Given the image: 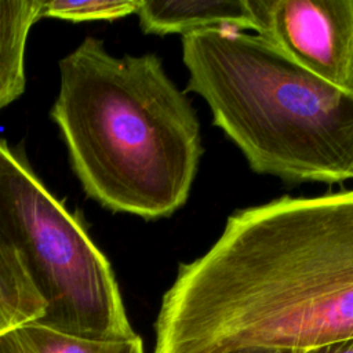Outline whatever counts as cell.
Segmentation results:
<instances>
[{"instance_id": "cell-1", "label": "cell", "mask_w": 353, "mask_h": 353, "mask_svg": "<svg viewBox=\"0 0 353 353\" xmlns=\"http://www.w3.org/2000/svg\"><path fill=\"white\" fill-rule=\"evenodd\" d=\"M153 353L305 350L353 338V190L233 212L178 268Z\"/></svg>"}, {"instance_id": "cell-2", "label": "cell", "mask_w": 353, "mask_h": 353, "mask_svg": "<svg viewBox=\"0 0 353 353\" xmlns=\"http://www.w3.org/2000/svg\"><path fill=\"white\" fill-rule=\"evenodd\" d=\"M51 117L83 190L102 207L159 219L186 203L200 123L157 55L114 57L87 36L59 61Z\"/></svg>"}, {"instance_id": "cell-3", "label": "cell", "mask_w": 353, "mask_h": 353, "mask_svg": "<svg viewBox=\"0 0 353 353\" xmlns=\"http://www.w3.org/2000/svg\"><path fill=\"white\" fill-rule=\"evenodd\" d=\"M186 90L256 174L287 182L353 179V90L303 69L261 34L205 29L182 36Z\"/></svg>"}, {"instance_id": "cell-4", "label": "cell", "mask_w": 353, "mask_h": 353, "mask_svg": "<svg viewBox=\"0 0 353 353\" xmlns=\"http://www.w3.org/2000/svg\"><path fill=\"white\" fill-rule=\"evenodd\" d=\"M0 233L44 302L40 324L90 339L138 335L103 252L46 188L23 153L0 138Z\"/></svg>"}, {"instance_id": "cell-5", "label": "cell", "mask_w": 353, "mask_h": 353, "mask_svg": "<svg viewBox=\"0 0 353 353\" xmlns=\"http://www.w3.org/2000/svg\"><path fill=\"white\" fill-rule=\"evenodd\" d=\"M261 34L320 79L353 90V0H250Z\"/></svg>"}, {"instance_id": "cell-6", "label": "cell", "mask_w": 353, "mask_h": 353, "mask_svg": "<svg viewBox=\"0 0 353 353\" xmlns=\"http://www.w3.org/2000/svg\"><path fill=\"white\" fill-rule=\"evenodd\" d=\"M135 14L145 33L159 36L258 29L250 0H141Z\"/></svg>"}, {"instance_id": "cell-7", "label": "cell", "mask_w": 353, "mask_h": 353, "mask_svg": "<svg viewBox=\"0 0 353 353\" xmlns=\"http://www.w3.org/2000/svg\"><path fill=\"white\" fill-rule=\"evenodd\" d=\"M41 0H0V110L25 91V48Z\"/></svg>"}, {"instance_id": "cell-8", "label": "cell", "mask_w": 353, "mask_h": 353, "mask_svg": "<svg viewBox=\"0 0 353 353\" xmlns=\"http://www.w3.org/2000/svg\"><path fill=\"white\" fill-rule=\"evenodd\" d=\"M0 353H145L139 335L128 339H90L50 328L39 321L0 335Z\"/></svg>"}, {"instance_id": "cell-9", "label": "cell", "mask_w": 353, "mask_h": 353, "mask_svg": "<svg viewBox=\"0 0 353 353\" xmlns=\"http://www.w3.org/2000/svg\"><path fill=\"white\" fill-rule=\"evenodd\" d=\"M44 302L12 244L0 233V335L17 325L37 321Z\"/></svg>"}, {"instance_id": "cell-10", "label": "cell", "mask_w": 353, "mask_h": 353, "mask_svg": "<svg viewBox=\"0 0 353 353\" xmlns=\"http://www.w3.org/2000/svg\"><path fill=\"white\" fill-rule=\"evenodd\" d=\"M141 0H41L40 18H58L69 22L113 21L135 14Z\"/></svg>"}, {"instance_id": "cell-11", "label": "cell", "mask_w": 353, "mask_h": 353, "mask_svg": "<svg viewBox=\"0 0 353 353\" xmlns=\"http://www.w3.org/2000/svg\"><path fill=\"white\" fill-rule=\"evenodd\" d=\"M296 353H353V338L305 349V350H298Z\"/></svg>"}, {"instance_id": "cell-12", "label": "cell", "mask_w": 353, "mask_h": 353, "mask_svg": "<svg viewBox=\"0 0 353 353\" xmlns=\"http://www.w3.org/2000/svg\"><path fill=\"white\" fill-rule=\"evenodd\" d=\"M232 353H296L292 350H268V349H247V350H237Z\"/></svg>"}]
</instances>
